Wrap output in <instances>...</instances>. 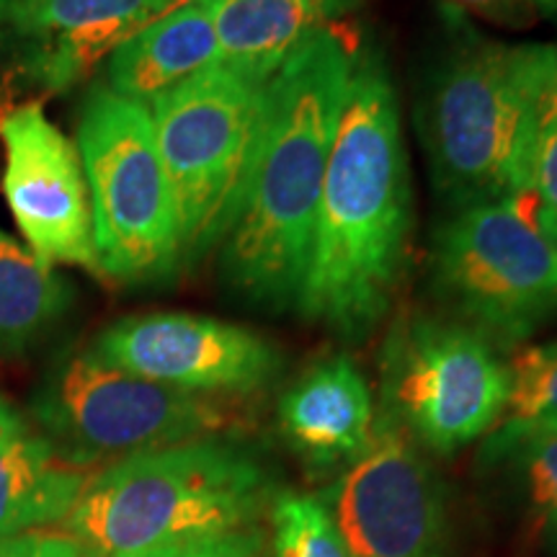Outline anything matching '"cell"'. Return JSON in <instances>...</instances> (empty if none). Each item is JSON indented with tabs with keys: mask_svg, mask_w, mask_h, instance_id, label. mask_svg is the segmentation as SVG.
Listing matches in <instances>:
<instances>
[{
	"mask_svg": "<svg viewBox=\"0 0 557 557\" xmlns=\"http://www.w3.org/2000/svg\"><path fill=\"white\" fill-rule=\"evenodd\" d=\"M348 557H451L447 491L393 418L374 413L367 447L320 496Z\"/></svg>",
	"mask_w": 557,
	"mask_h": 557,
	"instance_id": "obj_10",
	"label": "cell"
},
{
	"mask_svg": "<svg viewBox=\"0 0 557 557\" xmlns=\"http://www.w3.org/2000/svg\"><path fill=\"white\" fill-rule=\"evenodd\" d=\"M214 0H184L139 29L107 60V86L132 101L150 103L201 70L218 65Z\"/></svg>",
	"mask_w": 557,
	"mask_h": 557,
	"instance_id": "obj_15",
	"label": "cell"
},
{
	"mask_svg": "<svg viewBox=\"0 0 557 557\" xmlns=\"http://www.w3.org/2000/svg\"><path fill=\"white\" fill-rule=\"evenodd\" d=\"M457 3L508 24H532V21L557 24V0H457Z\"/></svg>",
	"mask_w": 557,
	"mask_h": 557,
	"instance_id": "obj_24",
	"label": "cell"
},
{
	"mask_svg": "<svg viewBox=\"0 0 557 557\" xmlns=\"http://www.w3.org/2000/svg\"><path fill=\"white\" fill-rule=\"evenodd\" d=\"M73 302L54 267L0 230V357H18L50 333Z\"/></svg>",
	"mask_w": 557,
	"mask_h": 557,
	"instance_id": "obj_18",
	"label": "cell"
},
{
	"mask_svg": "<svg viewBox=\"0 0 557 557\" xmlns=\"http://www.w3.org/2000/svg\"><path fill=\"white\" fill-rule=\"evenodd\" d=\"M263 547V529L256 524L171 540L124 557H261Z\"/></svg>",
	"mask_w": 557,
	"mask_h": 557,
	"instance_id": "obj_23",
	"label": "cell"
},
{
	"mask_svg": "<svg viewBox=\"0 0 557 557\" xmlns=\"http://www.w3.org/2000/svg\"><path fill=\"white\" fill-rule=\"evenodd\" d=\"M413 189L400 103L377 50L354 58L295 310L341 341H364L406 276Z\"/></svg>",
	"mask_w": 557,
	"mask_h": 557,
	"instance_id": "obj_1",
	"label": "cell"
},
{
	"mask_svg": "<svg viewBox=\"0 0 557 557\" xmlns=\"http://www.w3.org/2000/svg\"><path fill=\"white\" fill-rule=\"evenodd\" d=\"M372 423V389L346 354L312 364L278 400L282 434L312 470H344L367 447Z\"/></svg>",
	"mask_w": 557,
	"mask_h": 557,
	"instance_id": "obj_14",
	"label": "cell"
},
{
	"mask_svg": "<svg viewBox=\"0 0 557 557\" xmlns=\"http://www.w3.org/2000/svg\"><path fill=\"white\" fill-rule=\"evenodd\" d=\"M357 50L318 26L271 75L253 165L220 246L225 287L253 308L295 310Z\"/></svg>",
	"mask_w": 557,
	"mask_h": 557,
	"instance_id": "obj_2",
	"label": "cell"
},
{
	"mask_svg": "<svg viewBox=\"0 0 557 557\" xmlns=\"http://www.w3.org/2000/svg\"><path fill=\"white\" fill-rule=\"evenodd\" d=\"M24 429H26L24 418H21L16 410L9 406V403L0 398V442H3V438L16 436L18 431H24Z\"/></svg>",
	"mask_w": 557,
	"mask_h": 557,
	"instance_id": "obj_26",
	"label": "cell"
},
{
	"mask_svg": "<svg viewBox=\"0 0 557 557\" xmlns=\"http://www.w3.org/2000/svg\"><path fill=\"white\" fill-rule=\"evenodd\" d=\"M184 0H37L9 24L18 70L34 86L65 94L116 47Z\"/></svg>",
	"mask_w": 557,
	"mask_h": 557,
	"instance_id": "obj_13",
	"label": "cell"
},
{
	"mask_svg": "<svg viewBox=\"0 0 557 557\" xmlns=\"http://www.w3.org/2000/svg\"><path fill=\"white\" fill-rule=\"evenodd\" d=\"M549 45L457 32L423 75L418 129L436 197L451 212L529 201L534 114Z\"/></svg>",
	"mask_w": 557,
	"mask_h": 557,
	"instance_id": "obj_3",
	"label": "cell"
},
{
	"mask_svg": "<svg viewBox=\"0 0 557 557\" xmlns=\"http://www.w3.org/2000/svg\"><path fill=\"white\" fill-rule=\"evenodd\" d=\"M3 194L26 248L47 267L70 263L99 274L90 197L78 148L32 101L5 114Z\"/></svg>",
	"mask_w": 557,
	"mask_h": 557,
	"instance_id": "obj_12",
	"label": "cell"
},
{
	"mask_svg": "<svg viewBox=\"0 0 557 557\" xmlns=\"http://www.w3.org/2000/svg\"><path fill=\"white\" fill-rule=\"evenodd\" d=\"M333 0H214L220 65L269 83L284 60L315 32Z\"/></svg>",
	"mask_w": 557,
	"mask_h": 557,
	"instance_id": "obj_17",
	"label": "cell"
},
{
	"mask_svg": "<svg viewBox=\"0 0 557 557\" xmlns=\"http://www.w3.org/2000/svg\"><path fill=\"white\" fill-rule=\"evenodd\" d=\"M511 369L475 329L410 312L395 320L380 357V410L418 447L455 455L506 413Z\"/></svg>",
	"mask_w": 557,
	"mask_h": 557,
	"instance_id": "obj_9",
	"label": "cell"
},
{
	"mask_svg": "<svg viewBox=\"0 0 557 557\" xmlns=\"http://www.w3.org/2000/svg\"><path fill=\"white\" fill-rule=\"evenodd\" d=\"M271 547L274 557H348L323 500L297 493L271 506Z\"/></svg>",
	"mask_w": 557,
	"mask_h": 557,
	"instance_id": "obj_22",
	"label": "cell"
},
{
	"mask_svg": "<svg viewBox=\"0 0 557 557\" xmlns=\"http://www.w3.org/2000/svg\"><path fill=\"white\" fill-rule=\"evenodd\" d=\"M0 557H5V542H0Z\"/></svg>",
	"mask_w": 557,
	"mask_h": 557,
	"instance_id": "obj_29",
	"label": "cell"
},
{
	"mask_svg": "<svg viewBox=\"0 0 557 557\" xmlns=\"http://www.w3.org/2000/svg\"><path fill=\"white\" fill-rule=\"evenodd\" d=\"M267 83L212 65L150 101L181 267L222 246L238 214L263 120Z\"/></svg>",
	"mask_w": 557,
	"mask_h": 557,
	"instance_id": "obj_5",
	"label": "cell"
},
{
	"mask_svg": "<svg viewBox=\"0 0 557 557\" xmlns=\"http://www.w3.org/2000/svg\"><path fill=\"white\" fill-rule=\"evenodd\" d=\"M90 470L62 459L29 429L0 442V542L62 524Z\"/></svg>",
	"mask_w": 557,
	"mask_h": 557,
	"instance_id": "obj_16",
	"label": "cell"
},
{
	"mask_svg": "<svg viewBox=\"0 0 557 557\" xmlns=\"http://www.w3.org/2000/svg\"><path fill=\"white\" fill-rule=\"evenodd\" d=\"M32 3H37V0H0V24H9L16 13L29 9Z\"/></svg>",
	"mask_w": 557,
	"mask_h": 557,
	"instance_id": "obj_27",
	"label": "cell"
},
{
	"mask_svg": "<svg viewBox=\"0 0 557 557\" xmlns=\"http://www.w3.org/2000/svg\"><path fill=\"white\" fill-rule=\"evenodd\" d=\"M508 369L511 393L498 426L557 434V338L519 351Z\"/></svg>",
	"mask_w": 557,
	"mask_h": 557,
	"instance_id": "obj_21",
	"label": "cell"
},
{
	"mask_svg": "<svg viewBox=\"0 0 557 557\" xmlns=\"http://www.w3.org/2000/svg\"><path fill=\"white\" fill-rule=\"evenodd\" d=\"M529 201L540 230L557 250V45H549L540 83L529 160Z\"/></svg>",
	"mask_w": 557,
	"mask_h": 557,
	"instance_id": "obj_20",
	"label": "cell"
},
{
	"mask_svg": "<svg viewBox=\"0 0 557 557\" xmlns=\"http://www.w3.org/2000/svg\"><path fill=\"white\" fill-rule=\"evenodd\" d=\"M5 557H86V553L67 534L32 532L5 542Z\"/></svg>",
	"mask_w": 557,
	"mask_h": 557,
	"instance_id": "obj_25",
	"label": "cell"
},
{
	"mask_svg": "<svg viewBox=\"0 0 557 557\" xmlns=\"http://www.w3.org/2000/svg\"><path fill=\"white\" fill-rule=\"evenodd\" d=\"M107 364L197 395H248L282 372L259 333L189 312H150L111 323L90 344Z\"/></svg>",
	"mask_w": 557,
	"mask_h": 557,
	"instance_id": "obj_11",
	"label": "cell"
},
{
	"mask_svg": "<svg viewBox=\"0 0 557 557\" xmlns=\"http://www.w3.org/2000/svg\"><path fill=\"white\" fill-rule=\"evenodd\" d=\"M485 465H508L545 527L557 540V434L496 426L483 447Z\"/></svg>",
	"mask_w": 557,
	"mask_h": 557,
	"instance_id": "obj_19",
	"label": "cell"
},
{
	"mask_svg": "<svg viewBox=\"0 0 557 557\" xmlns=\"http://www.w3.org/2000/svg\"><path fill=\"white\" fill-rule=\"evenodd\" d=\"M41 436L81 470L218 436L230 410L214 395L184 393L107 364L88 348L62 354L32 400Z\"/></svg>",
	"mask_w": 557,
	"mask_h": 557,
	"instance_id": "obj_7",
	"label": "cell"
},
{
	"mask_svg": "<svg viewBox=\"0 0 557 557\" xmlns=\"http://www.w3.org/2000/svg\"><path fill=\"white\" fill-rule=\"evenodd\" d=\"M75 137L99 274L122 284H152L176 274V212L148 103L96 83L83 99Z\"/></svg>",
	"mask_w": 557,
	"mask_h": 557,
	"instance_id": "obj_6",
	"label": "cell"
},
{
	"mask_svg": "<svg viewBox=\"0 0 557 557\" xmlns=\"http://www.w3.org/2000/svg\"><path fill=\"white\" fill-rule=\"evenodd\" d=\"M431 284L451 318L513 348L557 318V250L532 201L451 212L431 243Z\"/></svg>",
	"mask_w": 557,
	"mask_h": 557,
	"instance_id": "obj_8",
	"label": "cell"
},
{
	"mask_svg": "<svg viewBox=\"0 0 557 557\" xmlns=\"http://www.w3.org/2000/svg\"><path fill=\"white\" fill-rule=\"evenodd\" d=\"M269 498L259 459L209 436L90 472L62 524L86 557H124L194 534L256 527Z\"/></svg>",
	"mask_w": 557,
	"mask_h": 557,
	"instance_id": "obj_4",
	"label": "cell"
},
{
	"mask_svg": "<svg viewBox=\"0 0 557 557\" xmlns=\"http://www.w3.org/2000/svg\"><path fill=\"white\" fill-rule=\"evenodd\" d=\"M3 120H5V109H3V101H0V127H3Z\"/></svg>",
	"mask_w": 557,
	"mask_h": 557,
	"instance_id": "obj_28",
	"label": "cell"
}]
</instances>
